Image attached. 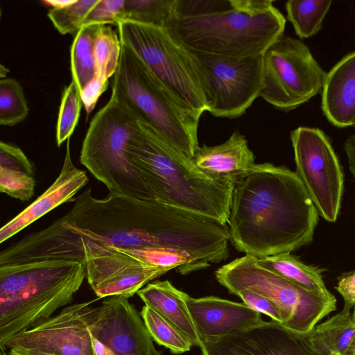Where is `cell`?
I'll return each instance as SVG.
<instances>
[{
  "mask_svg": "<svg viewBox=\"0 0 355 355\" xmlns=\"http://www.w3.org/2000/svg\"><path fill=\"white\" fill-rule=\"evenodd\" d=\"M76 0H43L42 3L51 8H62L70 5L75 2Z\"/></svg>",
  "mask_w": 355,
  "mask_h": 355,
  "instance_id": "38",
  "label": "cell"
},
{
  "mask_svg": "<svg viewBox=\"0 0 355 355\" xmlns=\"http://www.w3.org/2000/svg\"><path fill=\"white\" fill-rule=\"evenodd\" d=\"M257 264L313 293L331 297L322 276V270L304 264L290 253L257 259Z\"/></svg>",
  "mask_w": 355,
  "mask_h": 355,
  "instance_id": "21",
  "label": "cell"
},
{
  "mask_svg": "<svg viewBox=\"0 0 355 355\" xmlns=\"http://www.w3.org/2000/svg\"><path fill=\"white\" fill-rule=\"evenodd\" d=\"M152 338L171 353L180 354L191 349V342L172 323L147 305L140 312Z\"/></svg>",
  "mask_w": 355,
  "mask_h": 355,
  "instance_id": "25",
  "label": "cell"
},
{
  "mask_svg": "<svg viewBox=\"0 0 355 355\" xmlns=\"http://www.w3.org/2000/svg\"><path fill=\"white\" fill-rule=\"evenodd\" d=\"M94 302L64 307L56 315L12 337L5 351L17 348L51 355H95L89 329Z\"/></svg>",
  "mask_w": 355,
  "mask_h": 355,
  "instance_id": "12",
  "label": "cell"
},
{
  "mask_svg": "<svg viewBox=\"0 0 355 355\" xmlns=\"http://www.w3.org/2000/svg\"><path fill=\"white\" fill-rule=\"evenodd\" d=\"M82 98L80 90L72 80L64 89L59 108L56 125V142L60 146L69 139L76 128L81 110Z\"/></svg>",
  "mask_w": 355,
  "mask_h": 355,
  "instance_id": "29",
  "label": "cell"
},
{
  "mask_svg": "<svg viewBox=\"0 0 355 355\" xmlns=\"http://www.w3.org/2000/svg\"><path fill=\"white\" fill-rule=\"evenodd\" d=\"M188 50L202 85L207 112L213 116L239 117L260 96L262 55L230 57Z\"/></svg>",
  "mask_w": 355,
  "mask_h": 355,
  "instance_id": "10",
  "label": "cell"
},
{
  "mask_svg": "<svg viewBox=\"0 0 355 355\" xmlns=\"http://www.w3.org/2000/svg\"><path fill=\"white\" fill-rule=\"evenodd\" d=\"M176 0H125L119 21L165 27L173 16Z\"/></svg>",
  "mask_w": 355,
  "mask_h": 355,
  "instance_id": "26",
  "label": "cell"
},
{
  "mask_svg": "<svg viewBox=\"0 0 355 355\" xmlns=\"http://www.w3.org/2000/svg\"><path fill=\"white\" fill-rule=\"evenodd\" d=\"M355 335L352 313L343 309L308 334L312 345L324 355H340Z\"/></svg>",
  "mask_w": 355,
  "mask_h": 355,
  "instance_id": "22",
  "label": "cell"
},
{
  "mask_svg": "<svg viewBox=\"0 0 355 355\" xmlns=\"http://www.w3.org/2000/svg\"><path fill=\"white\" fill-rule=\"evenodd\" d=\"M200 347L202 355H324L312 345L308 334L274 320L232 331Z\"/></svg>",
  "mask_w": 355,
  "mask_h": 355,
  "instance_id": "14",
  "label": "cell"
},
{
  "mask_svg": "<svg viewBox=\"0 0 355 355\" xmlns=\"http://www.w3.org/2000/svg\"><path fill=\"white\" fill-rule=\"evenodd\" d=\"M186 303L201 344L263 322L260 313L244 303L214 296L193 298L189 295Z\"/></svg>",
  "mask_w": 355,
  "mask_h": 355,
  "instance_id": "15",
  "label": "cell"
},
{
  "mask_svg": "<svg viewBox=\"0 0 355 355\" xmlns=\"http://www.w3.org/2000/svg\"><path fill=\"white\" fill-rule=\"evenodd\" d=\"M33 163L18 146L0 142V191L11 198L28 201L35 193Z\"/></svg>",
  "mask_w": 355,
  "mask_h": 355,
  "instance_id": "20",
  "label": "cell"
},
{
  "mask_svg": "<svg viewBox=\"0 0 355 355\" xmlns=\"http://www.w3.org/2000/svg\"><path fill=\"white\" fill-rule=\"evenodd\" d=\"M344 300V309L350 311L355 306V272L343 276L336 286Z\"/></svg>",
  "mask_w": 355,
  "mask_h": 355,
  "instance_id": "34",
  "label": "cell"
},
{
  "mask_svg": "<svg viewBox=\"0 0 355 355\" xmlns=\"http://www.w3.org/2000/svg\"><path fill=\"white\" fill-rule=\"evenodd\" d=\"M286 19L270 0H176L164 27L190 50L261 56L283 36Z\"/></svg>",
  "mask_w": 355,
  "mask_h": 355,
  "instance_id": "2",
  "label": "cell"
},
{
  "mask_svg": "<svg viewBox=\"0 0 355 355\" xmlns=\"http://www.w3.org/2000/svg\"><path fill=\"white\" fill-rule=\"evenodd\" d=\"M296 173L318 214L335 222L340 213L344 178L327 136L318 128L300 126L291 133Z\"/></svg>",
  "mask_w": 355,
  "mask_h": 355,
  "instance_id": "11",
  "label": "cell"
},
{
  "mask_svg": "<svg viewBox=\"0 0 355 355\" xmlns=\"http://www.w3.org/2000/svg\"><path fill=\"white\" fill-rule=\"evenodd\" d=\"M89 329L114 355H162L141 314L127 297H107L94 306Z\"/></svg>",
  "mask_w": 355,
  "mask_h": 355,
  "instance_id": "13",
  "label": "cell"
},
{
  "mask_svg": "<svg viewBox=\"0 0 355 355\" xmlns=\"http://www.w3.org/2000/svg\"><path fill=\"white\" fill-rule=\"evenodd\" d=\"M89 182L85 171L73 163L69 139L62 167L53 183L30 205L0 229V243H3L57 207L73 202L76 194Z\"/></svg>",
  "mask_w": 355,
  "mask_h": 355,
  "instance_id": "16",
  "label": "cell"
},
{
  "mask_svg": "<svg viewBox=\"0 0 355 355\" xmlns=\"http://www.w3.org/2000/svg\"><path fill=\"white\" fill-rule=\"evenodd\" d=\"M318 213L296 173L255 164L234 187L227 224L240 252L261 259L289 253L313 240Z\"/></svg>",
  "mask_w": 355,
  "mask_h": 355,
  "instance_id": "1",
  "label": "cell"
},
{
  "mask_svg": "<svg viewBox=\"0 0 355 355\" xmlns=\"http://www.w3.org/2000/svg\"><path fill=\"white\" fill-rule=\"evenodd\" d=\"M353 125H355V119H354V121Z\"/></svg>",
  "mask_w": 355,
  "mask_h": 355,
  "instance_id": "42",
  "label": "cell"
},
{
  "mask_svg": "<svg viewBox=\"0 0 355 355\" xmlns=\"http://www.w3.org/2000/svg\"><path fill=\"white\" fill-rule=\"evenodd\" d=\"M340 355H355V335Z\"/></svg>",
  "mask_w": 355,
  "mask_h": 355,
  "instance_id": "39",
  "label": "cell"
},
{
  "mask_svg": "<svg viewBox=\"0 0 355 355\" xmlns=\"http://www.w3.org/2000/svg\"><path fill=\"white\" fill-rule=\"evenodd\" d=\"M121 53L119 37L110 25H102L94 45L95 77L108 80L114 76L119 63Z\"/></svg>",
  "mask_w": 355,
  "mask_h": 355,
  "instance_id": "28",
  "label": "cell"
},
{
  "mask_svg": "<svg viewBox=\"0 0 355 355\" xmlns=\"http://www.w3.org/2000/svg\"><path fill=\"white\" fill-rule=\"evenodd\" d=\"M137 295L147 305L176 327L194 346L201 345L189 312L188 294L177 289L168 281H155L139 290Z\"/></svg>",
  "mask_w": 355,
  "mask_h": 355,
  "instance_id": "19",
  "label": "cell"
},
{
  "mask_svg": "<svg viewBox=\"0 0 355 355\" xmlns=\"http://www.w3.org/2000/svg\"><path fill=\"white\" fill-rule=\"evenodd\" d=\"M108 85V80L95 77L80 92L82 102L87 115L94 110L98 98L107 89Z\"/></svg>",
  "mask_w": 355,
  "mask_h": 355,
  "instance_id": "33",
  "label": "cell"
},
{
  "mask_svg": "<svg viewBox=\"0 0 355 355\" xmlns=\"http://www.w3.org/2000/svg\"><path fill=\"white\" fill-rule=\"evenodd\" d=\"M8 354L10 355H51L42 352L17 348L9 349Z\"/></svg>",
  "mask_w": 355,
  "mask_h": 355,
  "instance_id": "37",
  "label": "cell"
},
{
  "mask_svg": "<svg viewBox=\"0 0 355 355\" xmlns=\"http://www.w3.org/2000/svg\"><path fill=\"white\" fill-rule=\"evenodd\" d=\"M29 108L24 89L17 80H0V125L12 127L24 121Z\"/></svg>",
  "mask_w": 355,
  "mask_h": 355,
  "instance_id": "27",
  "label": "cell"
},
{
  "mask_svg": "<svg viewBox=\"0 0 355 355\" xmlns=\"http://www.w3.org/2000/svg\"><path fill=\"white\" fill-rule=\"evenodd\" d=\"M10 70L3 64H0V78L1 79L6 78V76Z\"/></svg>",
  "mask_w": 355,
  "mask_h": 355,
  "instance_id": "40",
  "label": "cell"
},
{
  "mask_svg": "<svg viewBox=\"0 0 355 355\" xmlns=\"http://www.w3.org/2000/svg\"><path fill=\"white\" fill-rule=\"evenodd\" d=\"M121 42L144 62L169 92L200 119L207 101L189 51L164 27L117 21Z\"/></svg>",
  "mask_w": 355,
  "mask_h": 355,
  "instance_id": "7",
  "label": "cell"
},
{
  "mask_svg": "<svg viewBox=\"0 0 355 355\" xmlns=\"http://www.w3.org/2000/svg\"><path fill=\"white\" fill-rule=\"evenodd\" d=\"M111 96L191 159L199 147V119L169 92L137 53L122 43Z\"/></svg>",
  "mask_w": 355,
  "mask_h": 355,
  "instance_id": "5",
  "label": "cell"
},
{
  "mask_svg": "<svg viewBox=\"0 0 355 355\" xmlns=\"http://www.w3.org/2000/svg\"><path fill=\"white\" fill-rule=\"evenodd\" d=\"M0 355H10V354H7L5 350H1Z\"/></svg>",
  "mask_w": 355,
  "mask_h": 355,
  "instance_id": "41",
  "label": "cell"
},
{
  "mask_svg": "<svg viewBox=\"0 0 355 355\" xmlns=\"http://www.w3.org/2000/svg\"><path fill=\"white\" fill-rule=\"evenodd\" d=\"M92 347L95 355H114V353L102 343L92 335Z\"/></svg>",
  "mask_w": 355,
  "mask_h": 355,
  "instance_id": "36",
  "label": "cell"
},
{
  "mask_svg": "<svg viewBox=\"0 0 355 355\" xmlns=\"http://www.w3.org/2000/svg\"><path fill=\"white\" fill-rule=\"evenodd\" d=\"M260 97L288 112L322 92L327 73L302 41L282 36L263 53Z\"/></svg>",
  "mask_w": 355,
  "mask_h": 355,
  "instance_id": "9",
  "label": "cell"
},
{
  "mask_svg": "<svg viewBox=\"0 0 355 355\" xmlns=\"http://www.w3.org/2000/svg\"><path fill=\"white\" fill-rule=\"evenodd\" d=\"M344 150L347 157L349 169L355 178V135L349 136L345 141Z\"/></svg>",
  "mask_w": 355,
  "mask_h": 355,
  "instance_id": "35",
  "label": "cell"
},
{
  "mask_svg": "<svg viewBox=\"0 0 355 355\" xmlns=\"http://www.w3.org/2000/svg\"><path fill=\"white\" fill-rule=\"evenodd\" d=\"M98 2L99 0H76L68 6L51 8L47 16L60 34H76Z\"/></svg>",
  "mask_w": 355,
  "mask_h": 355,
  "instance_id": "30",
  "label": "cell"
},
{
  "mask_svg": "<svg viewBox=\"0 0 355 355\" xmlns=\"http://www.w3.org/2000/svg\"><path fill=\"white\" fill-rule=\"evenodd\" d=\"M102 24L84 25L76 34L70 50L72 80L80 92L96 73L94 45Z\"/></svg>",
  "mask_w": 355,
  "mask_h": 355,
  "instance_id": "23",
  "label": "cell"
},
{
  "mask_svg": "<svg viewBox=\"0 0 355 355\" xmlns=\"http://www.w3.org/2000/svg\"><path fill=\"white\" fill-rule=\"evenodd\" d=\"M191 160L209 178L232 187L255 164L247 139L238 132L219 145L199 146Z\"/></svg>",
  "mask_w": 355,
  "mask_h": 355,
  "instance_id": "17",
  "label": "cell"
},
{
  "mask_svg": "<svg viewBox=\"0 0 355 355\" xmlns=\"http://www.w3.org/2000/svg\"><path fill=\"white\" fill-rule=\"evenodd\" d=\"M125 0H99L87 15L84 25L102 24L117 26Z\"/></svg>",
  "mask_w": 355,
  "mask_h": 355,
  "instance_id": "31",
  "label": "cell"
},
{
  "mask_svg": "<svg viewBox=\"0 0 355 355\" xmlns=\"http://www.w3.org/2000/svg\"><path fill=\"white\" fill-rule=\"evenodd\" d=\"M215 276L232 294L246 288L271 300L279 310L281 324L297 333L309 334L336 309L334 295L327 297L308 291L261 268L257 259L249 255L223 265L216 270Z\"/></svg>",
  "mask_w": 355,
  "mask_h": 355,
  "instance_id": "8",
  "label": "cell"
},
{
  "mask_svg": "<svg viewBox=\"0 0 355 355\" xmlns=\"http://www.w3.org/2000/svg\"><path fill=\"white\" fill-rule=\"evenodd\" d=\"M125 155L157 201L227 224L234 187L205 175L150 125L139 120Z\"/></svg>",
  "mask_w": 355,
  "mask_h": 355,
  "instance_id": "3",
  "label": "cell"
},
{
  "mask_svg": "<svg viewBox=\"0 0 355 355\" xmlns=\"http://www.w3.org/2000/svg\"><path fill=\"white\" fill-rule=\"evenodd\" d=\"M331 0H289L286 3L287 18L300 38L318 33L328 12Z\"/></svg>",
  "mask_w": 355,
  "mask_h": 355,
  "instance_id": "24",
  "label": "cell"
},
{
  "mask_svg": "<svg viewBox=\"0 0 355 355\" xmlns=\"http://www.w3.org/2000/svg\"><path fill=\"white\" fill-rule=\"evenodd\" d=\"M321 107L328 121L338 128L353 125L355 119V52L341 59L327 73Z\"/></svg>",
  "mask_w": 355,
  "mask_h": 355,
  "instance_id": "18",
  "label": "cell"
},
{
  "mask_svg": "<svg viewBox=\"0 0 355 355\" xmlns=\"http://www.w3.org/2000/svg\"><path fill=\"white\" fill-rule=\"evenodd\" d=\"M234 295L239 296L244 304L254 311L264 313L281 324L282 320L277 307L267 297L246 288L238 290Z\"/></svg>",
  "mask_w": 355,
  "mask_h": 355,
  "instance_id": "32",
  "label": "cell"
},
{
  "mask_svg": "<svg viewBox=\"0 0 355 355\" xmlns=\"http://www.w3.org/2000/svg\"><path fill=\"white\" fill-rule=\"evenodd\" d=\"M139 120L131 110L111 96L90 122L80 161L106 186L109 193L156 200L125 155L128 142L136 130Z\"/></svg>",
  "mask_w": 355,
  "mask_h": 355,
  "instance_id": "6",
  "label": "cell"
},
{
  "mask_svg": "<svg viewBox=\"0 0 355 355\" xmlns=\"http://www.w3.org/2000/svg\"><path fill=\"white\" fill-rule=\"evenodd\" d=\"M86 270L77 261L44 260L0 266V349L15 336L71 304Z\"/></svg>",
  "mask_w": 355,
  "mask_h": 355,
  "instance_id": "4",
  "label": "cell"
}]
</instances>
